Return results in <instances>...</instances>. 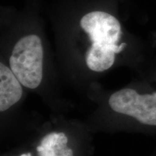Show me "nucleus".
<instances>
[{
	"label": "nucleus",
	"instance_id": "obj_1",
	"mask_svg": "<svg viewBox=\"0 0 156 156\" xmlns=\"http://www.w3.org/2000/svg\"><path fill=\"white\" fill-rule=\"evenodd\" d=\"M80 24L91 41L85 54L87 67L96 73L109 69L114 65L116 54L126 46V43L118 44L122 36L119 21L109 13L94 11L84 15Z\"/></svg>",
	"mask_w": 156,
	"mask_h": 156
},
{
	"label": "nucleus",
	"instance_id": "obj_2",
	"mask_svg": "<svg viewBox=\"0 0 156 156\" xmlns=\"http://www.w3.org/2000/svg\"><path fill=\"white\" fill-rule=\"evenodd\" d=\"M110 108L142 130L156 132V90L149 85L124 87L112 94Z\"/></svg>",
	"mask_w": 156,
	"mask_h": 156
},
{
	"label": "nucleus",
	"instance_id": "obj_3",
	"mask_svg": "<svg viewBox=\"0 0 156 156\" xmlns=\"http://www.w3.org/2000/svg\"><path fill=\"white\" fill-rule=\"evenodd\" d=\"M44 48L36 35L23 36L13 47L9 63L23 87L36 89L43 79Z\"/></svg>",
	"mask_w": 156,
	"mask_h": 156
},
{
	"label": "nucleus",
	"instance_id": "obj_4",
	"mask_svg": "<svg viewBox=\"0 0 156 156\" xmlns=\"http://www.w3.org/2000/svg\"><path fill=\"white\" fill-rule=\"evenodd\" d=\"M23 87L10 68L0 64V112H6L20 101Z\"/></svg>",
	"mask_w": 156,
	"mask_h": 156
},
{
	"label": "nucleus",
	"instance_id": "obj_5",
	"mask_svg": "<svg viewBox=\"0 0 156 156\" xmlns=\"http://www.w3.org/2000/svg\"><path fill=\"white\" fill-rule=\"evenodd\" d=\"M67 143L64 132H51L44 136L37 151L39 156H73V149L67 147Z\"/></svg>",
	"mask_w": 156,
	"mask_h": 156
},
{
	"label": "nucleus",
	"instance_id": "obj_6",
	"mask_svg": "<svg viewBox=\"0 0 156 156\" xmlns=\"http://www.w3.org/2000/svg\"><path fill=\"white\" fill-rule=\"evenodd\" d=\"M20 156H32L31 155L30 153H23V154H21Z\"/></svg>",
	"mask_w": 156,
	"mask_h": 156
}]
</instances>
